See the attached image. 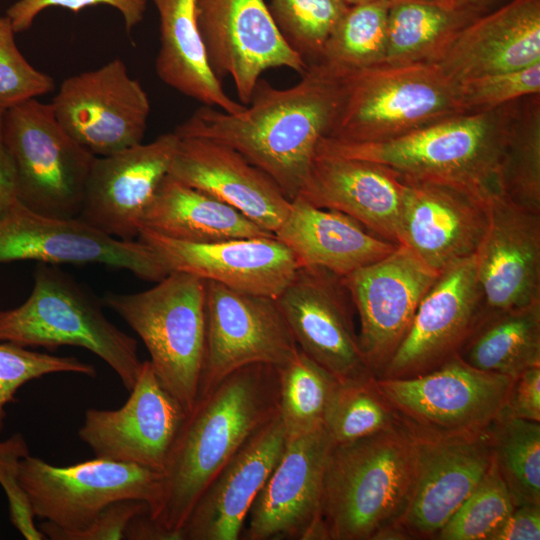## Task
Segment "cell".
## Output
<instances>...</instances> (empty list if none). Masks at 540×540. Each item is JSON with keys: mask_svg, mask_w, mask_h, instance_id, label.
<instances>
[{"mask_svg": "<svg viewBox=\"0 0 540 540\" xmlns=\"http://www.w3.org/2000/svg\"><path fill=\"white\" fill-rule=\"evenodd\" d=\"M337 101L335 73L312 63L294 86L280 89L260 78L241 112L203 105L174 132L233 148L292 201L306 181L320 140L330 130Z\"/></svg>", "mask_w": 540, "mask_h": 540, "instance_id": "6da1fadb", "label": "cell"}, {"mask_svg": "<svg viewBox=\"0 0 540 540\" xmlns=\"http://www.w3.org/2000/svg\"><path fill=\"white\" fill-rule=\"evenodd\" d=\"M276 366L251 364L227 375L187 413L162 471L161 496L149 516L181 536L194 504L242 445L277 413Z\"/></svg>", "mask_w": 540, "mask_h": 540, "instance_id": "7a4b0ae2", "label": "cell"}, {"mask_svg": "<svg viewBox=\"0 0 540 540\" xmlns=\"http://www.w3.org/2000/svg\"><path fill=\"white\" fill-rule=\"evenodd\" d=\"M518 101L454 115L385 141L322 138L317 150L380 164L402 179L443 184L489 199L501 194L500 161Z\"/></svg>", "mask_w": 540, "mask_h": 540, "instance_id": "3957f363", "label": "cell"}, {"mask_svg": "<svg viewBox=\"0 0 540 540\" xmlns=\"http://www.w3.org/2000/svg\"><path fill=\"white\" fill-rule=\"evenodd\" d=\"M419 443L402 427L333 443L323 484L329 540H375L398 524L412 494Z\"/></svg>", "mask_w": 540, "mask_h": 540, "instance_id": "277c9868", "label": "cell"}, {"mask_svg": "<svg viewBox=\"0 0 540 540\" xmlns=\"http://www.w3.org/2000/svg\"><path fill=\"white\" fill-rule=\"evenodd\" d=\"M333 72L338 101L324 137L330 140L385 141L463 113L458 84L434 63H381Z\"/></svg>", "mask_w": 540, "mask_h": 540, "instance_id": "5b68a950", "label": "cell"}, {"mask_svg": "<svg viewBox=\"0 0 540 540\" xmlns=\"http://www.w3.org/2000/svg\"><path fill=\"white\" fill-rule=\"evenodd\" d=\"M29 297L0 310V342L55 351L82 347L107 363L130 391L141 366L135 338L104 315L100 303L52 264L37 263Z\"/></svg>", "mask_w": 540, "mask_h": 540, "instance_id": "8992f818", "label": "cell"}, {"mask_svg": "<svg viewBox=\"0 0 540 540\" xmlns=\"http://www.w3.org/2000/svg\"><path fill=\"white\" fill-rule=\"evenodd\" d=\"M205 296V280L171 272L147 290L103 297L140 337L159 382L187 413L197 401L203 368Z\"/></svg>", "mask_w": 540, "mask_h": 540, "instance_id": "52a82bcc", "label": "cell"}, {"mask_svg": "<svg viewBox=\"0 0 540 540\" xmlns=\"http://www.w3.org/2000/svg\"><path fill=\"white\" fill-rule=\"evenodd\" d=\"M375 380L400 426L422 442L488 433L504 411L513 381L474 368L459 354L421 375Z\"/></svg>", "mask_w": 540, "mask_h": 540, "instance_id": "ba28073f", "label": "cell"}, {"mask_svg": "<svg viewBox=\"0 0 540 540\" xmlns=\"http://www.w3.org/2000/svg\"><path fill=\"white\" fill-rule=\"evenodd\" d=\"M18 483L46 538L68 540L87 529L109 504L139 499L149 514L161 496L162 472L101 458L55 466L29 454L18 462Z\"/></svg>", "mask_w": 540, "mask_h": 540, "instance_id": "9c48e42d", "label": "cell"}, {"mask_svg": "<svg viewBox=\"0 0 540 540\" xmlns=\"http://www.w3.org/2000/svg\"><path fill=\"white\" fill-rule=\"evenodd\" d=\"M2 134L17 200L56 218H77L95 155L74 140L51 104L36 98L3 113Z\"/></svg>", "mask_w": 540, "mask_h": 540, "instance_id": "30bf717a", "label": "cell"}, {"mask_svg": "<svg viewBox=\"0 0 540 540\" xmlns=\"http://www.w3.org/2000/svg\"><path fill=\"white\" fill-rule=\"evenodd\" d=\"M205 315L198 398L237 369L258 363L281 366L299 348L276 298L206 281Z\"/></svg>", "mask_w": 540, "mask_h": 540, "instance_id": "8fae6325", "label": "cell"}, {"mask_svg": "<svg viewBox=\"0 0 540 540\" xmlns=\"http://www.w3.org/2000/svg\"><path fill=\"white\" fill-rule=\"evenodd\" d=\"M103 264L158 282L168 275L148 245L121 240L78 218L36 213L18 200L0 213V264Z\"/></svg>", "mask_w": 540, "mask_h": 540, "instance_id": "7c38bea8", "label": "cell"}, {"mask_svg": "<svg viewBox=\"0 0 540 540\" xmlns=\"http://www.w3.org/2000/svg\"><path fill=\"white\" fill-rule=\"evenodd\" d=\"M50 104L67 133L95 156L142 143L151 110L142 85L118 58L66 78Z\"/></svg>", "mask_w": 540, "mask_h": 540, "instance_id": "4fadbf2b", "label": "cell"}, {"mask_svg": "<svg viewBox=\"0 0 540 540\" xmlns=\"http://www.w3.org/2000/svg\"><path fill=\"white\" fill-rule=\"evenodd\" d=\"M333 441L324 427L291 439L256 496L240 539L329 540L322 518Z\"/></svg>", "mask_w": 540, "mask_h": 540, "instance_id": "5bb4252c", "label": "cell"}, {"mask_svg": "<svg viewBox=\"0 0 540 540\" xmlns=\"http://www.w3.org/2000/svg\"><path fill=\"white\" fill-rule=\"evenodd\" d=\"M298 347L338 380L374 376L360 347L343 277L299 267L276 298Z\"/></svg>", "mask_w": 540, "mask_h": 540, "instance_id": "9a60e30c", "label": "cell"}, {"mask_svg": "<svg viewBox=\"0 0 540 540\" xmlns=\"http://www.w3.org/2000/svg\"><path fill=\"white\" fill-rule=\"evenodd\" d=\"M198 28L215 75L233 80L247 105L260 75L286 67L303 74L308 64L287 44L264 0H197Z\"/></svg>", "mask_w": 540, "mask_h": 540, "instance_id": "2e32d148", "label": "cell"}, {"mask_svg": "<svg viewBox=\"0 0 540 540\" xmlns=\"http://www.w3.org/2000/svg\"><path fill=\"white\" fill-rule=\"evenodd\" d=\"M438 274L399 244L382 259L343 277L360 321V347L375 377L403 341Z\"/></svg>", "mask_w": 540, "mask_h": 540, "instance_id": "e0dca14e", "label": "cell"}, {"mask_svg": "<svg viewBox=\"0 0 540 540\" xmlns=\"http://www.w3.org/2000/svg\"><path fill=\"white\" fill-rule=\"evenodd\" d=\"M125 404L89 408L78 436L96 458L131 463L162 472L187 412L143 361Z\"/></svg>", "mask_w": 540, "mask_h": 540, "instance_id": "ac0fdd59", "label": "cell"}, {"mask_svg": "<svg viewBox=\"0 0 540 540\" xmlns=\"http://www.w3.org/2000/svg\"><path fill=\"white\" fill-rule=\"evenodd\" d=\"M482 316L474 254L439 272L406 336L377 378H407L438 368L459 353Z\"/></svg>", "mask_w": 540, "mask_h": 540, "instance_id": "d6986e66", "label": "cell"}, {"mask_svg": "<svg viewBox=\"0 0 540 540\" xmlns=\"http://www.w3.org/2000/svg\"><path fill=\"white\" fill-rule=\"evenodd\" d=\"M138 240L150 247L168 274L188 273L273 298L300 267L293 252L275 236L195 243L141 228Z\"/></svg>", "mask_w": 540, "mask_h": 540, "instance_id": "ffe728a7", "label": "cell"}, {"mask_svg": "<svg viewBox=\"0 0 540 540\" xmlns=\"http://www.w3.org/2000/svg\"><path fill=\"white\" fill-rule=\"evenodd\" d=\"M178 144L173 132L107 156H95L79 216L121 240L138 237L141 217L168 174Z\"/></svg>", "mask_w": 540, "mask_h": 540, "instance_id": "44dd1931", "label": "cell"}, {"mask_svg": "<svg viewBox=\"0 0 540 540\" xmlns=\"http://www.w3.org/2000/svg\"><path fill=\"white\" fill-rule=\"evenodd\" d=\"M475 266L483 315L540 302V213L492 195Z\"/></svg>", "mask_w": 540, "mask_h": 540, "instance_id": "7402d4cb", "label": "cell"}, {"mask_svg": "<svg viewBox=\"0 0 540 540\" xmlns=\"http://www.w3.org/2000/svg\"><path fill=\"white\" fill-rule=\"evenodd\" d=\"M402 180L398 244L437 272L474 255L487 227L489 199L443 184Z\"/></svg>", "mask_w": 540, "mask_h": 540, "instance_id": "603a6c76", "label": "cell"}, {"mask_svg": "<svg viewBox=\"0 0 540 540\" xmlns=\"http://www.w3.org/2000/svg\"><path fill=\"white\" fill-rule=\"evenodd\" d=\"M168 175L234 207L273 235L291 206L268 174L233 148L206 138L178 136Z\"/></svg>", "mask_w": 540, "mask_h": 540, "instance_id": "cb8c5ba5", "label": "cell"}, {"mask_svg": "<svg viewBox=\"0 0 540 540\" xmlns=\"http://www.w3.org/2000/svg\"><path fill=\"white\" fill-rule=\"evenodd\" d=\"M287 436L277 413L252 435L202 492L182 540H238L250 508L278 463Z\"/></svg>", "mask_w": 540, "mask_h": 540, "instance_id": "d4e9b609", "label": "cell"}, {"mask_svg": "<svg viewBox=\"0 0 540 540\" xmlns=\"http://www.w3.org/2000/svg\"><path fill=\"white\" fill-rule=\"evenodd\" d=\"M418 443L416 481L398 525L409 539H435L490 469V431L467 439Z\"/></svg>", "mask_w": 540, "mask_h": 540, "instance_id": "484cf974", "label": "cell"}, {"mask_svg": "<svg viewBox=\"0 0 540 540\" xmlns=\"http://www.w3.org/2000/svg\"><path fill=\"white\" fill-rule=\"evenodd\" d=\"M404 181L380 164L318 151L297 197L342 212L398 244Z\"/></svg>", "mask_w": 540, "mask_h": 540, "instance_id": "4316f807", "label": "cell"}, {"mask_svg": "<svg viewBox=\"0 0 540 540\" xmlns=\"http://www.w3.org/2000/svg\"><path fill=\"white\" fill-rule=\"evenodd\" d=\"M540 62V0H508L475 17L433 62L455 83Z\"/></svg>", "mask_w": 540, "mask_h": 540, "instance_id": "83f0119b", "label": "cell"}, {"mask_svg": "<svg viewBox=\"0 0 540 540\" xmlns=\"http://www.w3.org/2000/svg\"><path fill=\"white\" fill-rule=\"evenodd\" d=\"M274 236L293 252L300 267H320L342 277L382 259L399 245L342 212L317 207L301 197L291 201Z\"/></svg>", "mask_w": 540, "mask_h": 540, "instance_id": "f1b7e54d", "label": "cell"}, {"mask_svg": "<svg viewBox=\"0 0 540 540\" xmlns=\"http://www.w3.org/2000/svg\"><path fill=\"white\" fill-rule=\"evenodd\" d=\"M159 14L158 77L203 105L235 114L246 105L230 98L213 72L198 28L197 0H151Z\"/></svg>", "mask_w": 540, "mask_h": 540, "instance_id": "f546056e", "label": "cell"}, {"mask_svg": "<svg viewBox=\"0 0 540 540\" xmlns=\"http://www.w3.org/2000/svg\"><path fill=\"white\" fill-rule=\"evenodd\" d=\"M141 228L195 243L274 236L234 207L168 174L146 207Z\"/></svg>", "mask_w": 540, "mask_h": 540, "instance_id": "4dcf8cb0", "label": "cell"}, {"mask_svg": "<svg viewBox=\"0 0 540 540\" xmlns=\"http://www.w3.org/2000/svg\"><path fill=\"white\" fill-rule=\"evenodd\" d=\"M458 354L474 368L512 379L540 366V302L484 314Z\"/></svg>", "mask_w": 540, "mask_h": 540, "instance_id": "1f68e13d", "label": "cell"}, {"mask_svg": "<svg viewBox=\"0 0 540 540\" xmlns=\"http://www.w3.org/2000/svg\"><path fill=\"white\" fill-rule=\"evenodd\" d=\"M481 12L457 2L445 7L426 0H394L387 19L383 63H433L459 31Z\"/></svg>", "mask_w": 540, "mask_h": 540, "instance_id": "d6a6232c", "label": "cell"}, {"mask_svg": "<svg viewBox=\"0 0 540 540\" xmlns=\"http://www.w3.org/2000/svg\"><path fill=\"white\" fill-rule=\"evenodd\" d=\"M501 195L540 213V94L520 99L510 121L498 175Z\"/></svg>", "mask_w": 540, "mask_h": 540, "instance_id": "836d02e7", "label": "cell"}, {"mask_svg": "<svg viewBox=\"0 0 540 540\" xmlns=\"http://www.w3.org/2000/svg\"><path fill=\"white\" fill-rule=\"evenodd\" d=\"M277 369L278 414L287 439L322 428L326 408L339 380L300 348Z\"/></svg>", "mask_w": 540, "mask_h": 540, "instance_id": "e575fe53", "label": "cell"}, {"mask_svg": "<svg viewBox=\"0 0 540 540\" xmlns=\"http://www.w3.org/2000/svg\"><path fill=\"white\" fill-rule=\"evenodd\" d=\"M391 3L377 0L349 6L328 37L322 56L316 63L335 72L383 63Z\"/></svg>", "mask_w": 540, "mask_h": 540, "instance_id": "d590c367", "label": "cell"}, {"mask_svg": "<svg viewBox=\"0 0 540 540\" xmlns=\"http://www.w3.org/2000/svg\"><path fill=\"white\" fill-rule=\"evenodd\" d=\"M490 437L494 462L514 505H540V422L503 412Z\"/></svg>", "mask_w": 540, "mask_h": 540, "instance_id": "8d00e7d4", "label": "cell"}, {"mask_svg": "<svg viewBox=\"0 0 540 540\" xmlns=\"http://www.w3.org/2000/svg\"><path fill=\"white\" fill-rule=\"evenodd\" d=\"M323 427L333 443H344L401 427L375 376L338 381Z\"/></svg>", "mask_w": 540, "mask_h": 540, "instance_id": "74e56055", "label": "cell"}, {"mask_svg": "<svg viewBox=\"0 0 540 540\" xmlns=\"http://www.w3.org/2000/svg\"><path fill=\"white\" fill-rule=\"evenodd\" d=\"M272 18L287 44L309 65L348 10L342 0H270Z\"/></svg>", "mask_w": 540, "mask_h": 540, "instance_id": "f35d334b", "label": "cell"}, {"mask_svg": "<svg viewBox=\"0 0 540 540\" xmlns=\"http://www.w3.org/2000/svg\"><path fill=\"white\" fill-rule=\"evenodd\" d=\"M514 507L510 492L493 461L481 482L435 539L490 540Z\"/></svg>", "mask_w": 540, "mask_h": 540, "instance_id": "ab89813d", "label": "cell"}, {"mask_svg": "<svg viewBox=\"0 0 540 540\" xmlns=\"http://www.w3.org/2000/svg\"><path fill=\"white\" fill-rule=\"evenodd\" d=\"M59 372L96 376L93 365L76 357L55 356L0 342V433L6 418V406L15 401L18 389L31 380Z\"/></svg>", "mask_w": 540, "mask_h": 540, "instance_id": "60d3db41", "label": "cell"}, {"mask_svg": "<svg viewBox=\"0 0 540 540\" xmlns=\"http://www.w3.org/2000/svg\"><path fill=\"white\" fill-rule=\"evenodd\" d=\"M7 16L0 17V112L54 90L53 78L32 66L15 42Z\"/></svg>", "mask_w": 540, "mask_h": 540, "instance_id": "b9f144b4", "label": "cell"}, {"mask_svg": "<svg viewBox=\"0 0 540 540\" xmlns=\"http://www.w3.org/2000/svg\"><path fill=\"white\" fill-rule=\"evenodd\" d=\"M457 84L463 113L493 110L540 94V62L524 69L471 78Z\"/></svg>", "mask_w": 540, "mask_h": 540, "instance_id": "7bdbcfd3", "label": "cell"}, {"mask_svg": "<svg viewBox=\"0 0 540 540\" xmlns=\"http://www.w3.org/2000/svg\"><path fill=\"white\" fill-rule=\"evenodd\" d=\"M27 454V445L21 434L0 442V483L8 495L11 522L26 539L41 540L46 537L34 526V515L17 478L18 462Z\"/></svg>", "mask_w": 540, "mask_h": 540, "instance_id": "ee69618b", "label": "cell"}, {"mask_svg": "<svg viewBox=\"0 0 540 540\" xmlns=\"http://www.w3.org/2000/svg\"><path fill=\"white\" fill-rule=\"evenodd\" d=\"M147 0H19L10 6L6 16L16 33L28 30L35 18L49 7H61L77 14L97 5L115 8L123 17L127 32H131L144 18Z\"/></svg>", "mask_w": 540, "mask_h": 540, "instance_id": "f6af8a7d", "label": "cell"}, {"mask_svg": "<svg viewBox=\"0 0 540 540\" xmlns=\"http://www.w3.org/2000/svg\"><path fill=\"white\" fill-rule=\"evenodd\" d=\"M149 513V505L139 499H123L105 507L84 531L68 540H120L129 522L137 515Z\"/></svg>", "mask_w": 540, "mask_h": 540, "instance_id": "bcb514c9", "label": "cell"}, {"mask_svg": "<svg viewBox=\"0 0 540 540\" xmlns=\"http://www.w3.org/2000/svg\"><path fill=\"white\" fill-rule=\"evenodd\" d=\"M503 412L540 422V366L529 368L513 379Z\"/></svg>", "mask_w": 540, "mask_h": 540, "instance_id": "7dc6e473", "label": "cell"}, {"mask_svg": "<svg viewBox=\"0 0 540 540\" xmlns=\"http://www.w3.org/2000/svg\"><path fill=\"white\" fill-rule=\"evenodd\" d=\"M540 505L515 506L490 540H539Z\"/></svg>", "mask_w": 540, "mask_h": 540, "instance_id": "c3c4849f", "label": "cell"}, {"mask_svg": "<svg viewBox=\"0 0 540 540\" xmlns=\"http://www.w3.org/2000/svg\"><path fill=\"white\" fill-rule=\"evenodd\" d=\"M124 539L182 540L179 534L161 528L149 516V513L137 515L129 522L124 532Z\"/></svg>", "mask_w": 540, "mask_h": 540, "instance_id": "681fc988", "label": "cell"}, {"mask_svg": "<svg viewBox=\"0 0 540 540\" xmlns=\"http://www.w3.org/2000/svg\"><path fill=\"white\" fill-rule=\"evenodd\" d=\"M2 117L0 112V213L17 200L13 171L3 141Z\"/></svg>", "mask_w": 540, "mask_h": 540, "instance_id": "f907efd6", "label": "cell"}, {"mask_svg": "<svg viewBox=\"0 0 540 540\" xmlns=\"http://www.w3.org/2000/svg\"><path fill=\"white\" fill-rule=\"evenodd\" d=\"M458 3L468 5L481 12H487L508 0H456Z\"/></svg>", "mask_w": 540, "mask_h": 540, "instance_id": "816d5d0a", "label": "cell"}, {"mask_svg": "<svg viewBox=\"0 0 540 540\" xmlns=\"http://www.w3.org/2000/svg\"><path fill=\"white\" fill-rule=\"evenodd\" d=\"M426 1L437 3V4H440L442 6L450 7V8L455 7L457 5L456 0H426Z\"/></svg>", "mask_w": 540, "mask_h": 540, "instance_id": "f5cc1de1", "label": "cell"}, {"mask_svg": "<svg viewBox=\"0 0 540 540\" xmlns=\"http://www.w3.org/2000/svg\"><path fill=\"white\" fill-rule=\"evenodd\" d=\"M342 1L345 2L349 6H352V5H357V4H362V3H367V2L377 1V0H342ZM388 1L393 2L394 0H388Z\"/></svg>", "mask_w": 540, "mask_h": 540, "instance_id": "db71d44e", "label": "cell"}]
</instances>
